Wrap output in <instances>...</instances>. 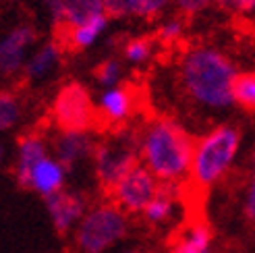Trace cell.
<instances>
[{
	"mask_svg": "<svg viewBox=\"0 0 255 253\" xmlns=\"http://www.w3.org/2000/svg\"><path fill=\"white\" fill-rule=\"evenodd\" d=\"M178 77L185 94L201 108L228 110L235 106V81L239 71L224 52L210 46L191 48L183 54Z\"/></svg>",
	"mask_w": 255,
	"mask_h": 253,
	"instance_id": "cell-1",
	"label": "cell"
},
{
	"mask_svg": "<svg viewBox=\"0 0 255 253\" xmlns=\"http://www.w3.org/2000/svg\"><path fill=\"white\" fill-rule=\"evenodd\" d=\"M193 147L189 131L170 119L149 121L139 133V162L162 185H181L189 179Z\"/></svg>",
	"mask_w": 255,
	"mask_h": 253,
	"instance_id": "cell-2",
	"label": "cell"
},
{
	"mask_svg": "<svg viewBox=\"0 0 255 253\" xmlns=\"http://www.w3.org/2000/svg\"><path fill=\"white\" fill-rule=\"evenodd\" d=\"M241 143H243V135L235 125H218L203 133L193 147L189 181L197 189L218 185L233 170Z\"/></svg>",
	"mask_w": 255,
	"mask_h": 253,
	"instance_id": "cell-3",
	"label": "cell"
},
{
	"mask_svg": "<svg viewBox=\"0 0 255 253\" xmlns=\"http://www.w3.org/2000/svg\"><path fill=\"white\" fill-rule=\"evenodd\" d=\"M129 214L117 204H98L73 231V245L77 253H108L129 235Z\"/></svg>",
	"mask_w": 255,
	"mask_h": 253,
	"instance_id": "cell-4",
	"label": "cell"
},
{
	"mask_svg": "<svg viewBox=\"0 0 255 253\" xmlns=\"http://www.w3.org/2000/svg\"><path fill=\"white\" fill-rule=\"evenodd\" d=\"M92 164L98 185L112 191L123 176L139 164V135L119 133L106 141L96 143Z\"/></svg>",
	"mask_w": 255,
	"mask_h": 253,
	"instance_id": "cell-5",
	"label": "cell"
},
{
	"mask_svg": "<svg viewBox=\"0 0 255 253\" xmlns=\"http://www.w3.org/2000/svg\"><path fill=\"white\" fill-rule=\"evenodd\" d=\"M52 117L58 131H89L96 123L98 110L81 83H67L54 98Z\"/></svg>",
	"mask_w": 255,
	"mask_h": 253,
	"instance_id": "cell-6",
	"label": "cell"
},
{
	"mask_svg": "<svg viewBox=\"0 0 255 253\" xmlns=\"http://www.w3.org/2000/svg\"><path fill=\"white\" fill-rule=\"evenodd\" d=\"M160 187H162V183L139 162L110 191L112 204H117L123 212L129 214V216L131 214H143L147 204L158 195Z\"/></svg>",
	"mask_w": 255,
	"mask_h": 253,
	"instance_id": "cell-7",
	"label": "cell"
},
{
	"mask_svg": "<svg viewBox=\"0 0 255 253\" xmlns=\"http://www.w3.org/2000/svg\"><path fill=\"white\" fill-rule=\"evenodd\" d=\"M35 40L37 33L27 23L15 25L0 37V75L2 77H12L25 69Z\"/></svg>",
	"mask_w": 255,
	"mask_h": 253,
	"instance_id": "cell-8",
	"label": "cell"
},
{
	"mask_svg": "<svg viewBox=\"0 0 255 253\" xmlns=\"http://www.w3.org/2000/svg\"><path fill=\"white\" fill-rule=\"evenodd\" d=\"M87 197L81 191L62 189V191L46 197V212L58 235L73 233L81 222V218L87 214Z\"/></svg>",
	"mask_w": 255,
	"mask_h": 253,
	"instance_id": "cell-9",
	"label": "cell"
},
{
	"mask_svg": "<svg viewBox=\"0 0 255 253\" xmlns=\"http://www.w3.org/2000/svg\"><path fill=\"white\" fill-rule=\"evenodd\" d=\"M67 172H69V168L65 166V164H62L56 156H50L48 154L46 158H42L31 168L27 181L23 183V187L31 189L33 193L42 195L46 199V197L54 195V193H58V191L65 189Z\"/></svg>",
	"mask_w": 255,
	"mask_h": 253,
	"instance_id": "cell-10",
	"label": "cell"
},
{
	"mask_svg": "<svg viewBox=\"0 0 255 253\" xmlns=\"http://www.w3.org/2000/svg\"><path fill=\"white\" fill-rule=\"evenodd\" d=\"M94 139L89 131H58L54 137V156L71 170L94 154Z\"/></svg>",
	"mask_w": 255,
	"mask_h": 253,
	"instance_id": "cell-11",
	"label": "cell"
},
{
	"mask_svg": "<svg viewBox=\"0 0 255 253\" xmlns=\"http://www.w3.org/2000/svg\"><path fill=\"white\" fill-rule=\"evenodd\" d=\"M62 60V46L58 42H46L40 48H35L31 56L25 62V77L31 83H42L50 79L60 67Z\"/></svg>",
	"mask_w": 255,
	"mask_h": 253,
	"instance_id": "cell-12",
	"label": "cell"
},
{
	"mask_svg": "<svg viewBox=\"0 0 255 253\" xmlns=\"http://www.w3.org/2000/svg\"><path fill=\"white\" fill-rule=\"evenodd\" d=\"M133 94L123 85L108 87L100 94L96 110L98 115L110 125H123L133 112Z\"/></svg>",
	"mask_w": 255,
	"mask_h": 253,
	"instance_id": "cell-13",
	"label": "cell"
},
{
	"mask_svg": "<svg viewBox=\"0 0 255 253\" xmlns=\"http://www.w3.org/2000/svg\"><path fill=\"white\" fill-rule=\"evenodd\" d=\"M48 154H50V147H48V141H46L44 135L27 133L19 139L17 154H15V176H17L19 185H23L27 181L31 168Z\"/></svg>",
	"mask_w": 255,
	"mask_h": 253,
	"instance_id": "cell-14",
	"label": "cell"
},
{
	"mask_svg": "<svg viewBox=\"0 0 255 253\" xmlns=\"http://www.w3.org/2000/svg\"><path fill=\"white\" fill-rule=\"evenodd\" d=\"M212 231L203 220H195L181 231L172 245V253H216Z\"/></svg>",
	"mask_w": 255,
	"mask_h": 253,
	"instance_id": "cell-15",
	"label": "cell"
},
{
	"mask_svg": "<svg viewBox=\"0 0 255 253\" xmlns=\"http://www.w3.org/2000/svg\"><path fill=\"white\" fill-rule=\"evenodd\" d=\"M108 21L110 17L106 12H102V15L89 19L87 23L83 25H77V27H71L65 31V44L73 50H87L92 48L102 35L106 33L108 29Z\"/></svg>",
	"mask_w": 255,
	"mask_h": 253,
	"instance_id": "cell-16",
	"label": "cell"
},
{
	"mask_svg": "<svg viewBox=\"0 0 255 253\" xmlns=\"http://www.w3.org/2000/svg\"><path fill=\"white\" fill-rule=\"evenodd\" d=\"M178 185H162L158 195L147 204L141 216L149 224H166L168 220L174 218V214L178 210Z\"/></svg>",
	"mask_w": 255,
	"mask_h": 253,
	"instance_id": "cell-17",
	"label": "cell"
},
{
	"mask_svg": "<svg viewBox=\"0 0 255 253\" xmlns=\"http://www.w3.org/2000/svg\"><path fill=\"white\" fill-rule=\"evenodd\" d=\"M67 2V17H65V29L77 27V25L87 23L102 15L104 10V2L102 0H65Z\"/></svg>",
	"mask_w": 255,
	"mask_h": 253,
	"instance_id": "cell-18",
	"label": "cell"
},
{
	"mask_svg": "<svg viewBox=\"0 0 255 253\" xmlns=\"http://www.w3.org/2000/svg\"><path fill=\"white\" fill-rule=\"evenodd\" d=\"M23 104L17 94L0 92V133L12 131L21 123Z\"/></svg>",
	"mask_w": 255,
	"mask_h": 253,
	"instance_id": "cell-19",
	"label": "cell"
},
{
	"mask_svg": "<svg viewBox=\"0 0 255 253\" xmlns=\"http://www.w3.org/2000/svg\"><path fill=\"white\" fill-rule=\"evenodd\" d=\"M235 104L255 112V73H239L235 81Z\"/></svg>",
	"mask_w": 255,
	"mask_h": 253,
	"instance_id": "cell-20",
	"label": "cell"
},
{
	"mask_svg": "<svg viewBox=\"0 0 255 253\" xmlns=\"http://www.w3.org/2000/svg\"><path fill=\"white\" fill-rule=\"evenodd\" d=\"M123 79V65L119 58H106L104 62H100L96 69V81L108 90V87H117L121 85Z\"/></svg>",
	"mask_w": 255,
	"mask_h": 253,
	"instance_id": "cell-21",
	"label": "cell"
},
{
	"mask_svg": "<svg viewBox=\"0 0 255 253\" xmlns=\"http://www.w3.org/2000/svg\"><path fill=\"white\" fill-rule=\"evenodd\" d=\"M151 42L145 40V37H135V40H129L123 46V56L127 62L131 65H143V62L149 60L151 56Z\"/></svg>",
	"mask_w": 255,
	"mask_h": 253,
	"instance_id": "cell-22",
	"label": "cell"
},
{
	"mask_svg": "<svg viewBox=\"0 0 255 253\" xmlns=\"http://www.w3.org/2000/svg\"><path fill=\"white\" fill-rule=\"evenodd\" d=\"M174 0H129V17L139 19H151L160 15Z\"/></svg>",
	"mask_w": 255,
	"mask_h": 253,
	"instance_id": "cell-23",
	"label": "cell"
},
{
	"mask_svg": "<svg viewBox=\"0 0 255 253\" xmlns=\"http://www.w3.org/2000/svg\"><path fill=\"white\" fill-rule=\"evenodd\" d=\"M243 212H245V218L251 224H255V158L251 162V174H249L245 195H243Z\"/></svg>",
	"mask_w": 255,
	"mask_h": 253,
	"instance_id": "cell-24",
	"label": "cell"
},
{
	"mask_svg": "<svg viewBox=\"0 0 255 253\" xmlns=\"http://www.w3.org/2000/svg\"><path fill=\"white\" fill-rule=\"evenodd\" d=\"M183 33H185V25H183L181 19H168V21H164L162 27L158 29L160 40H164V42H176V40H181Z\"/></svg>",
	"mask_w": 255,
	"mask_h": 253,
	"instance_id": "cell-25",
	"label": "cell"
},
{
	"mask_svg": "<svg viewBox=\"0 0 255 253\" xmlns=\"http://www.w3.org/2000/svg\"><path fill=\"white\" fill-rule=\"evenodd\" d=\"M46 12L52 25L56 27H65V17H67V2L65 0H44Z\"/></svg>",
	"mask_w": 255,
	"mask_h": 253,
	"instance_id": "cell-26",
	"label": "cell"
},
{
	"mask_svg": "<svg viewBox=\"0 0 255 253\" xmlns=\"http://www.w3.org/2000/svg\"><path fill=\"white\" fill-rule=\"evenodd\" d=\"M224 10L237 15H255V0H216Z\"/></svg>",
	"mask_w": 255,
	"mask_h": 253,
	"instance_id": "cell-27",
	"label": "cell"
},
{
	"mask_svg": "<svg viewBox=\"0 0 255 253\" xmlns=\"http://www.w3.org/2000/svg\"><path fill=\"white\" fill-rule=\"evenodd\" d=\"M214 0H174V6L178 8L181 15H187V17H193L197 12L206 10Z\"/></svg>",
	"mask_w": 255,
	"mask_h": 253,
	"instance_id": "cell-28",
	"label": "cell"
},
{
	"mask_svg": "<svg viewBox=\"0 0 255 253\" xmlns=\"http://www.w3.org/2000/svg\"><path fill=\"white\" fill-rule=\"evenodd\" d=\"M119 253H143V251H141V249H135V247H133V249H123V251H119Z\"/></svg>",
	"mask_w": 255,
	"mask_h": 253,
	"instance_id": "cell-29",
	"label": "cell"
},
{
	"mask_svg": "<svg viewBox=\"0 0 255 253\" xmlns=\"http://www.w3.org/2000/svg\"><path fill=\"white\" fill-rule=\"evenodd\" d=\"M2 158H4V145L0 143V162H2Z\"/></svg>",
	"mask_w": 255,
	"mask_h": 253,
	"instance_id": "cell-30",
	"label": "cell"
}]
</instances>
